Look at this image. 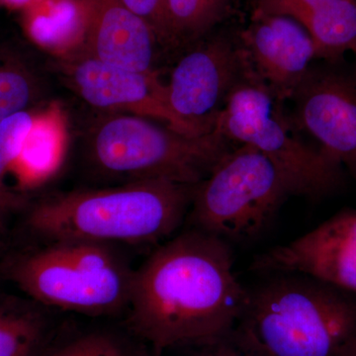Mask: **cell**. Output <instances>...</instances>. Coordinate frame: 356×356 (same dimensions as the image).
Wrapping results in <instances>:
<instances>
[{"label":"cell","mask_w":356,"mask_h":356,"mask_svg":"<svg viewBox=\"0 0 356 356\" xmlns=\"http://www.w3.org/2000/svg\"><path fill=\"white\" fill-rule=\"evenodd\" d=\"M36 118L33 112H20L0 121V229L6 234L7 219L23 208L27 201L10 191L7 175L15 170L16 163Z\"/></svg>","instance_id":"cell-19"},{"label":"cell","mask_w":356,"mask_h":356,"mask_svg":"<svg viewBox=\"0 0 356 356\" xmlns=\"http://www.w3.org/2000/svg\"><path fill=\"white\" fill-rule=\"evenodd\" d=\"M339 356H356V337L351 341V343L344 348Z\"/></svg>","instance_id":"cell-24"},{"label":"cell","mask_w":356,"mask_h":356,"mask_svg":"<svg viewBox=\"0 0 356 356\" xmlns=\"http://www.w3.org/2000/svg\"><path fill=\"white\" fill-rule=\"evenodd\" d=\"M233 0H163L159 40L163 48L188 49L222 19Z\"/></svg>","instance_id":"cell-16"},{"label":"cell","mask_w":356,"mask_h":356,"mask_svg":"<svg viewBox=\"0 0 356 356\" xmlns=\"http://www.w3.org/2000/svg\"><path fill=\"white\" fill-rule=\"evenodd\" d=\"M86 14L79 50L106 64L142 72H159L156 31L121 0H79Z\"/></svg>","instance_id":"cell-13"},{"label":"cell","mask_w":356,"mask_h":356,"mask_svg":"<svg viewBox=\"0 0 356 356\" xmlns=\"http://www.w3.org/2000/svg\"><path fill=\"white\" fill-rule=\"evenodd\" d=\"M232 144L216 129L194 137L146 117L102 112L83 134L81 159L88 177L102 186L144 180L196 185Z\"/></svg>","instance_id":"cell-4"},{"label":"cell","mask_w":356,"mask_h":356,"mask_svg":"<svg viewBox=\"0 0 356 356\" xmlns=\"http://www.w3.org/2000/svg\"><path fill=\"white\" fill-rule=\"evenodd\" d=\"M252 268L297 274L356 293V212H343L305 235L259 255Z\"/></svg>","instance_id":"cell-10"},{"label":"cell","mask_w":356,"mask_h":356,"mask_svg":"<svg viewBox=\"0 0 356 356\" xmlns=\"http://www.w3.org/2000/svg\"><path fill=\"white\" fill-rule=\"evenodd\" d=\"M193 356H257L242 346L236 344L231 339H225L219 343L211 344L198 348Z\"/></svg>","instance_id":"cell-23"},{"label":"cell","mask_w":356,"mask_h":356,"mask_svg":"<svg viewBox=\"0 0 356 356\" xmlns=\"http://www.w3.org/2000/svg\"><path fill=\"white\" fill-rule=\"evenodd\" d=\"M51 70L77 97L96 110L138 115L185 135L202 136L172 111L159 72H136L106 64L79 49L60 56Z\"/></svg>","instance_id":"cell-8"},{"label":"cell","mask_w":356,"mask_h":356,"mask_svg":"<svg viewBox=\"0 0 356 356\" xmlns=\"http://www.w3.org/2000/svg\"><path fill=\"white\" fill-rule=\"evenodd\" d=\"M241 41L252 74L281 102L290 99L317 58L308 31L288 16L255 14Z\"/></svg>","instance_id":"cell-12"},{"label":"cell","mask_w":356,"mask_h":356,"mask_svg":"<svg viewBox=\"0 0 356 356\" xmlns=\"http://www.w3.org/2000/svg\"><path fill=\"white\" fill-rule=\"evenodd\" d=\"M121 1L134 13L146 20L153 27L159 38L163 0H121Z\"/></svg>","instance_id":"cell-22"},{"label":"cell","mask_w":356,"mask_h":356,"mask_svg":"<svg viewBox=\"0 0 356 356\" xmlns=\"http://www.w3.org/2000/svg\"><path fill=\"white\" fill-rule=\"evenodd\" d=\"M47 84L20 54L0 51V121L32 112L46 98Z\"/></svg>","instance_id":"cell-17"},{"label":"cell","mask_w":356,"mask_h":356,"mask_svg":"<svg viewBox=\"0 0 356 356\" xmlns=\"http://www.w3.org/2000/svg\"><path fill=\"white\" fill-rule=\"evenodd\" d=\"M290 99L297 126L356 177V81L332 70L310 69Z\"/></svg>","instance_id":"cell-11"},{"label":"cell","mask_w":356,"mask_h":356,"mask_svg":"<svg viewBox=\"0 0 356 356\" xmlns=\"http://www.w3.org/2000/svg\"><path fill=\"white\" fill-rule=\"evenodd\" d=\"M42 356H159L123 323L64 321Z\"/></svg>","instance_id":"cell-15"},{"label":"cell","mask_w":356,"mask_h":356,"mask_svg":"<svg viewBox=\"0 0 356 356\" xmlns=\"http://www.w3.org/2000/svg\"><path fill=\"white\" fill-rule=\"evenodd\" d=\"M55 147L53 129L36 120L16 163V172L30 180L46 175L53 168Z\"/></svg>","instance_id":"cell-20"},{"label":"cell","mask_w":356,"mask_h":356,"mask_svg":"<svg viewBox=\"0 0 356 356\" xmlns=\"http://www.w3.org/2000/svg\"><path fill=\"white\" fill-rule=\"evenodd\" d=\"M250 72L241 44L222 37L201 40L173 65L165 83L170 106L199 135L213 132L229 95Z\"/></svg>","instance_id":"cell-9"},{"label":"cell","mask_w":356,"mask_h":356,"mask_svg":"<svg viewBox=\"0 0 356 356\" xmlns=\"http://www.w3.org/2000/svg\"><path fill=\"white\" fill-rule=\"evenodd\" d=\"M332 0H259L257 13L288 16L299 21Z\"/></svg>","instance_id":"cell-21"},{"label":"cell","mask_w":356,"mask_h":356,"mask_svg":"<svg viewBox=\"0 0 356 356\" xmlns=\"http://www.w3.org/2000/svg\"><path fill=\"white\" fill-rule=\"evenodd\" d=\"M86 14L79 0H60L36 14L30 23L33 38L46 48L65 55L83 44Z\"/></svg>","instance_id":"cell-18"},{"label":"cell","mask_w":356,"mask_h":356,"mask_svg":"<svg viewBox=\"0 0 356 356\" xmlns=\"http://www.w3.org/2000/svg\"><path fill=\"white\" fill-rule=\"evenodd\" d=\"M353 53L356 54V49H355V51H353Z\"/></svg>","instance_id":"cell-26"},{"label":"cell","mask_w":356,"mask_h":356,"mask_svg":"<svg viewBox=\"0 0 356 356\" xmlns=\"http://www.w3.org/2000/svg\"><path fill=\"white\" fill-rule=\"evenodd\" d=\"M34 300L0 291V356H42L64 321Z\"/></svg>","instance_id":"cell-14"},{"label":"cell","mask_w":356,"mask_h":356,"mask_svg":"<svg viewBox=\"0 0 356 356\" xmlns=\"http://www.w3.org/2000/svg\"><path fill=\"white\" fill-rule=\"evenodd\" d=\"M289 195L294 192L280 168L254 147L238 145L195 185L186 220L226 242L250 240Z\"/></svg>","instance_id":"cell-7"},{"label":"cell","mask_w":356,"mask_h":356,"mask_svg":"<svg viewBox=\"0 0 356 356\" xmlns=\"http://www.w3.org/2000/svg\"><path fill=\"white\" fill-rule=\"evenodd\" d=\"M282 103L250 72L229 95L215 129L229 142L250 145L270 159L294 195L332 193L343 182V165L301 140Z\"/></svg>","instance_id":"cell-6"},{"label":"cell","mask_w":356,"mask_h":356,"mask_svg":"<svg viewBox=\"0 0 356 356\" xmlns=\"http://www.w3.org/2000/svg\"><path fill=\"white\" fill-rule=\"evenodd\" d=\"M0 273L51 310L112 318L128 310L135 269L116 245L56 240L4 255Z\"/></svg>","instance_id":"cell-5"},{"label":"cell","mask_w":356,"mask_h":356,"mask_svg":"<svg viewBox=\"0 0 356 356\" xmlns=\"http://www.w3.org/2000/svg\"><path fill=\"white\" fill-rule=\"evenodd\" d=\"M194 187L144 180L60 192L28 206L24 225L41 242L158 243L186 220Z\"/></svg>","instance_id":"cell-2"},{"label":"cell","mask_w":356,"mask_h":356,"mask_svg":"<svg viewBox=\"0 0 356 356\" xmlns=\"http://www.w3.org/2000/svg\"><path fill=\"white\" fill-rule=\"evenodd\" d=\"M7 243L6 242V233L0 229V261L6 254Z\"/></svg>","instance_id":"cell-25"},{"label":"cell","mask_w":356,"mask_h":356,"mask_svg":"<svg viewBox=\"0 0 356 356\" xmlns=\"http://www.w3.org/2000/svg\"><path fill=\"white\" fill-rule=\"evenodd\" d=\"M248 296L228 242L189 228L135 269L122 323L159 356L170 348H200L232 336Z\"/></svg>","instance_id":"cell-1"},{"label":"cell","mask_w":356,"mask_h":356,"mask_svg":"<svg viewBox=\"0 0 356 356\" xmlns=\"http://www.w3.org/2000/svg\"><path fill=\"white\" fill-rule=\"evenodd\" d=\"M356 337V299L306 276L250 292L229 339L257 356H339Z\"/></svg>","instance_id":"cell-3"}]
</instances>
